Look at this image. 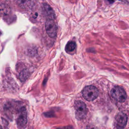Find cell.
Segmentation results:
<instances>
[{
    "label": "cell",
    "instance_id": "1",
    "mask_svg": "<svg viewBox=\"0 0 129 129\" xmlns=\"http://www.w3.org/2000/svg\"><path fill=\"white\" fill-rule=\"evenodd\" d=\"M76 118L78 120L84 119L88 113V109L85 104L82 101L77 100L74 102Z\"/></svg>",
    "mask_w": 129,
    "mask_h": 129
},
{
    "label": "cell",
    "instance_id": "2",
    "mask_svg": "<svg viewBox=\"0 0 129 129\" xmlns=\"http://www.w3.org/2000/svg\"><path fill=\"white\" fill-rule=\"evenodd\" d=\"M82 95L85 99L91 101L95 100L99 95V91L96 87L92 85L86 86L82 90Z\"/></svg>",
    "mask_w": 129,
    "mask_h": 129
},
{
    "label": "cell",
    "instance_id": "3",
    "mask_svg": "<svg viewBox=\"0 0 129 129\" xmlns=\"http://www.w3.org/2000/svg\"><path fill=\"white\" fill-rule=\"evenodd\" d=\"M111 95L115 99L119 102H124L127 98L126 92L124 89L120 87H115L111 90Z\"/></svg>",
    "mask_w": 129,
    "mask_h": 129
},
{
    "label": "cell",
    "instance_id": "4",
    "mask_svg": "<svg viewBox=\"0 0 129 129\" xmlns=\"http://www.w3.org/2000/svg\"><path fill=\"white\" fill-rule=\"evenodd\" d=\"M27 123V111L25 107H22L19 111L18 117L17 119V126L19 129H23Z\"/></svg>",
    "mask_w": 129,
    "mask_h": 129
},
{
    "label": "cell",
    "instance_id": "5",
    "mask_svg": "<svg viewBox=\"0 0 129 129\" xmlns=\"http://www.w3.org/2000/svg\"><path fill=\"white\" fill-rule=\"evenodd\" d=\"M45 27L49 36L52 38H54L56 36L57 33V26L53 19H47Z\"/></svg>",
    "mask_w": 129,
    "mask_h": 129
},
{
    "label": "cell",
    "instance_id": "6",
    "mask_svg": "<svg viewBox=\"0 0 129 129\" xmlns=\"http://www.w3.org/2000/svg\"><path fill=\"white\" fill-rule=\"evenodd\" d=\"M128 121L127 115L122 112L119 113L115 117V126L117 129H123Z\"/></svg>",
    "mask_w": 129,
    "mask_h": 129
},
{
    "label": "cell",
    "instance_id": "7",
    "mask_svg": "<svg viewBox=\"0 0 129 129\" xmlns=\"http://www.w3.org/2000/svg\"><path fill=\"white\" fill-rule=\"evenodd\" d=\"M43 10L45 14V15L47 17L48 19H54L55 18V14L51 8L47 4H43Z\"/></svg>",
    "mask_w": 129,
    "mask_h": 129
},
{
    "label": "cell",
    "instance_id": "8",
    "mask_svg": "<svg viewBox=\"0 0 129 129\" xmlns=\"http://www.w3.org/2000/svg\"><path fill=\"white\" fill-rule=\"evenodd\" d=\"M30 75V72L28 69H24L20 72L19 75V78L21 82H24L29 78Z\"/></svg>",
    "mask_w": 129,
    "mask_h": 129
},
{
    "label": "cell",
    "instance_id": "9",
    "mask_svg": "<svg viewBox=\"0 0 129 129\" xmlns=\"http://www.w3.org/2000/svg\"><path fill=\"white\" fill-rule=\"evenodd\" d=\"M76 47V43L74 41L69 42L66 47V51L68 53H71L73 51Z\"/></svg>",
    "mask_w": 129,
    "mask_h": 129
},
{
    "label": "cell",
    "instance_id": "10",
    "mask_svg": "<svg viewBox=\"0 0 129 129\" xmlns=\"http://www.w3.org/2000/svg\"><path fill=\"white\" fill-rule=\"evenodd\" d=\"M19 5L20 7L24 8H28L31 5L29 1H26V0H21L20 1Z\"/></svg>",
    "mask_w": 129,
    "mask_h": 129
},
{
    "label": "cell",
    "instance_id": "11",
    "mask_svg": "<svg viewBox=\"0 0 129 129\" xmlns=\"http://www.w3.org/2000/svg\"><path fill=\"white\" fill-rule=\"evenodd\" d=\"M44 116L47 117H54V114L52 111H49V112H47L44 114Z\"/></svg>",
    "mask_w": 129,
    "mask_h": 129
},
{
    "label": "cell",
    "instance_id": "12",
    "mask_svg": "<svg viewBox=\"0 0 129 129\" xmlns=\"http://www.w3.org/2000/svg\"><path fill=\"white\" fill-rule=\"evenodd\" d=\"M86 129H98L95 126H94L92 125H90L86 127Z\"/></svg>",
    "mask_w": 129,
    "mask_h": 129
},
{
    "label": "cell",
    "instance_id": "13",
    "mask_svg": "<svg viewBox=\"0 0 129 129\" xmlns=\"http://www.w3.org/2000/svg\"><path fill=\"white\" fill-rule=\"evenodd\" d=\"M106 1L109 4H112L115 2V0H106Z\"/></svg>",
    "mask_w": 129,
    "mask_h": 129
},
{
    "label": "cell",
    "instance_id": "14",
    "mask_svg": "<svg viewBox=\"0 0 129 129\" xmlns=\"http://www.w3.org/2000/svg\"><path fill=\"white\" fill-rule=\"evenodd\" d=\"M0 129H3L2 128V127L1 126H0Z\"/></svg>",
    "mask_w": 129,
    "mask_h": 129
}]
</instances>
